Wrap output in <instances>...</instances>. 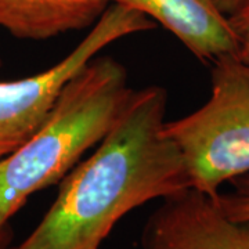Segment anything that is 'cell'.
<instances>
[{"label": "cell", "mask_w": 249, "mask_h": 249, "mask_svg": "<svg viewBox=\"0 0 249 249\" xmlns=\"http://www.w3.org/2000/svg\"><path fill=\"white\" fill-rule=\"evenodd\" d=\"M166 90H133L88 160L61 178L45 217L14 249H98L124 214L191 188L186 162L165 129Z\"/></svg>", "instance_id": "obj_1"}, {"label": "cell", "mask_w": 249, "mask_h": 249, "mask_svg": "<svg viewBox=\"0 0 249 249\" xmlns=\"http://www.w3.org/2000/svg\"><path fill=\"white\" fill-rule=\"evenodd\" d=\"M132 93L126 68L109 55L97 54L67 82L39 130L0 162V241L29 196L58 183L107 136Z\"/></svg>", "instance_id": "obj_2"}, {"label": "cell", "mask_w": 249, "mask_h": 249, "mask_svg": "<svg viewBox=\"0 0 249 249\" xmlns=\"http://www.w3.org/2000/svg\"><path fill=\"white\" fill-rule=\"evenodd\" d=\"M212 64L211 97L165 129L184 158L191 188L216 199L223 184L249 173V61L229 54Z\"/></svg>", "instance_id": "obj_3"}, {"label": "cell", "mask_w": 249, "mask_h": 249, "mask_svg": "<svg viewBox=\"0 0 249 249\" xmlns=\"http://www.w3.org/2000/svg\"><path fill=\"white\" fill-rule=\"evenodd\" d=\"M152 28L147 16L112 3L61 61L32 76L0 82V162L39 130L62 88L93 57L116 40Z\"/></svg>", "instance_id": "obj_4"}, {"label": "cell", "mask_w": 249, "mask_h": 249, "mask_svg": "<svg viewBox=\"0 0 249 249\" xmlns=\"http://www.w3.org/2000/svg\"><path fill=\"white\" fill-rule=\"evenodd\" d=\"M142 249H249V223L234 222L214 199L187 188L163 198L142 235Z\"/></svg>", "instance_id": "obj_5"}, {"label": "cell", "mask_w": 249, "mask_h": 249, "mask_svg": "<svg viewBox=\"0 0 249 249\" xmlns=\"http://www.w3.org/2000/svg\"><path fill=\"white\" fill-rule=\"evenodd\" d=\"M166 28L198 60L213 62L235 54L237 40L230 19L217 0H114Z\"/></svg>", "instance_id": "obj_6"}, {"label": "cell", "mask_w": 249, "mask_h": 249, "mask_svg": "<svg viewBox=\"0 0 249 249\" xmlns=\"http://www.w3.org/2000/svg\"><path fill=\"white\" fill-rule=\"evenodd\" d=\"M114 0H0V28L25 40H46L93 27Z\"/></svg>", "instance_id": "obj_7"}, {"label": "cell", "mask_w": 249, "mask_h": 249, "mask_svg": "<svg viewBox=\"0 0 249 249\" xmlns=\"http://www.w3.org/2000/svg\"><path fill=\"white\" fill-rule=\"evenodd\" d=\"M232 191L219 194L214 202L234 222L249 223V173L230 181Z\"/></svg>", "instance_id": "obj_8"}, {"label": "cell", "mask_w": 249, "mask_h": 249, "mask_svg": "<svg viewBox=\"0 0 249 249\" xmlns=\"http://www.w3.org/2000/svg\"><path fill=\"white\" fill-rule=\"evenodd\" d=\"M229 19L237 40L235 55L249 61V3L230 16Z\"/></svg>", "instance_id": "obj_9"}, {"label": "cell", "mask_w": 249, "mask_h": 249, "mask_svg": "<svg viewBox=\"0 0 249 249\" xmlns=\"http://www.w3.org/2000/svg\"><path fill=\"white\" fill-rule=\"evenodd\" d=\"M247 3H249V0H217L219 9L222 10L223 14H226L227 17L232 16L234 13H237Z\"/></svg>", "instance_id": "obj_10"}, {"label": "cell", "mask_w": 249, "mask_h": 249, "mask_svg": "<svg viewBox=\"0 0 249 249\" xmlns=\"http://www.w3.org/2000/svg\"><path fill=\"white\" fill-rule=\"evenodd\" d=\"M0 65H1V61H0Z\"/></svg>", "instance_id": "obj_11"}, {"label": "cell", "mask_w": 249, "mask_h": 249, "mask_svg": "<svg viewBox=\"0 0 249 249\" xmlns=\"http://www.w3.org/2000/svg\"><path fill=\"white\" fill-rule=\"evenodd\" d=\"M0 242H1V241H0Z\"/></svg>", "instance_id": "obj_12"}]
</instances>
